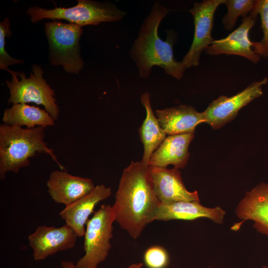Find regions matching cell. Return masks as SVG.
I'll list each match as a JSON object with an SVG mask.
<instances>
[{
	"label": "cell",
	"instance_id": "1",
	"mask_svg": "<svg viewBox=\"0 0 268 268\" xmlns=\"http://www.w3.org/2000/svg\"><path fill=\"white\" fill-rule=\"evenodd\" d=\"M112 208L115 221L136 239L155 218L161 202L148 169L140 161H132L123 171Z\"/></svg>",
	"mask_w": 268,
	"mask_h": 268
},
{
	"label": "cell",
	"instance_id": "2",
	"mask_svg": "<svg viewBox=\"0 0 268 268\" xmlns=\"http://www.w3.org/2000/svg\"><path fill=\"white\" fill-rule=\"evenodd\" d=\"M170 11L160 2H155L131 49V57L141 78L148 77L154 66L162 67L165 73L178 79L184 76L186 68L182 61H177L174 57L171 37L163 41L158 34L160 23Z\"/></svg>",
	"mask_w": 268,
	"mask_h": 268
},
{
	"label": "cell",
	"instance_id": "3",
	"mask_svg": "<svg viewBox=\"0 0 268 268\" xmlns=\"http://www.w3.org/2000/svg\"><path fill=\"white\" fill-rule=\"evenodd\" d=\"M43 127L23 128L17 125H0V179L11 172L18 173L20 169L28 166L30 159L37 153L47 154L58 164L61 170L64 166L59 162L52 148L45 141Z\"/></svg>",
	"mask_w": 268,
	"mask_h": 268
},
{
	"label": "cell",
	"instance_id": "4",
	"mask_svg": "<svg viewBox=\"0 0 268 268\" xmlns=\"http://www.w3.org/2000/svg\"><path fill=\"white\" fill-rule=\"evenodd\" d=\"M73 6L65 8L55 6L46 9L38 6L29 7L27 14L33 23L44 19L65 20L81 27L97 25L102 22H116L122 19L126 12L110 1L78 0Z\"/></svg>",
	"mask_w": 268,
	"mask_h": 268
},
{
	"label": "cell",
	"instance_id": "5",
	"mask_svg": "<svg viewBox=\"0 0 268 268\" xmlns=\"http://www.w3.org/2000/svg\"><path fill=\"white\" fill-rule=\"evenodd\" d=\"M45 32L50 63L53 66H62L68 73L78 74L84 65L79 45L82 27L54 20L45 23Z\"/></svg>",
	"mask_w": 268,
	"mask_h": 268
},
{
	"label": "cell",
	"instance_id": "6",
	"mask_svg": "<svg viewBox=\"0 0 268 268\" xmlns=\"http://www.w3.org/2000/svg\"><path fill=\"white\" fill-rule=\"evenodd\" d=\"M11 80L5 84L9 91L8 104L34 103L41 105L56 121L58 119L59 108L54 90L43 77L44 71L38 65L33 64L30 76L22 72L12 71Z\"/></svg>",
	"mask_w": 268,
	"mask_h": 268
},
{
	"label": "cell",
	"instance_id": "7",
	"mask_svg": "<svg viewBox=\"0 0 268 268\" xmlns=\"http://www.w3.org/2000/svg\"><path fill=\"white\" fill-rule=\"evenodd\" d=\"M115 221L112 206L103 204L87 222L84 239V255L75 264L76 268H97L106 259L111 248L113 224Z\"/></svg>",
	"mask_w": 268,
	"mask_h": 268
},
{
	"label": "cell",
	"instance_id": "8",
	"mask_svg": "<svg viewBox=\"0 0 268 268\" xmlns=\"http://www.w3.org/2000/svg\"><path fill=\"white\" fill-rule=\"evenodd\" d=\"M268 78L252 82L236 94L228 97L221 95L213 100L202 112L204 123L213 129H218L233 120L239 110L255 99L263 95V87Z\"/></svg>",
	"mask_w": 268,
	"mask_h": 268
},
{
	"label": "cell",
	"instance_id": "9",
	"mask_svg": "<svg viewBox=\"0 0 268 268\" xmlns=\"http://www.w3.org/2000/svg\"><path fill=\"white\" fill-rule=\"evenodd\" d=\"M225 0H204L196 2L190 10L194 19L195 33L192 45L182 62L186 68L199 65L201 55L214 40L211 36L217 8Z\"/></svg>",
	"mask_w": 268,
	"mask_h": 268
},
{
	"label": "cell",
	"instance_id": "10",
	"mask_svg": "<svg viewBox=\"0 0 268 268\" xmlns=\"http://www.w3.org/2000/svg\"><path fill=\"white\" fill-rule=\"evenodd\" d=\"M78 237L69 226L56 227L40 225L28 237L29 246L33 251L34 260H43L58 252L74 247Z\"/></svg>",
	"mask_w": 268,
	"mask_h": 268
},
{
	"label": "cell",
	"instance_id": "11",
	"mask_svg": "<svg viewBox=\"0 0 268 268\" xmlns=\"http://www.w3.org/2000/svg\"><path fill=\"white\" fill-rule=\"evenodd\" d=\"M258 14L254 10L242 18L240 25L227 37L214 40L204 50L209 55H235L247 58L255 64L260 60V56L253 50V42L249 33L255 25Z\"/></svg>",
	"mask_w": 268,
	"mask_h": 268
},
{
	"label": "cell",
	"instance_id": "12",
	"mask_svg": "<svg viewBox=\"0 0 268 268\" xmlns=\"http://www.w3.org/2000/svg\"><path fill=\"white\" fill-rule=\"evenodd\" d=\"M235 213L241 221L232 226V230H238L244 222L250 220L258 232L268 237V184L261 183L247 191L237 205Z\"/></svg>",
	"mask_w": 268,
	"mask_h": 268
},
{
	"label": "cell",
	"instance_id": "13",
	"mask_svg": "<svg viewBox=\"0 0 268 268\" xmlns=\"http://www.w3.org/2000/svg\"><path fill=\"white\" fill-rule=\"evenodd\" d=\"M154 190L161 203L177 201H199L197 191H189L185 187L179 169L148 166Z\"/></svg>",
	"mask_w": 268,
	"mask_h": 268
},
{
	"label": "cell",
	"instance_id": "14",
	"mask_svg": "<svg viewBox=\"0 0 268 268\" xmlns=\"http://www.w3.org/2000/svg\"><path fill=\"white\" fill-rule=\"evenodd\" d=\"M46 185L52 200L66 206L86 196L95 187L91 179L71 175L64 170L53 171Z\"/></svg>",
	"mask_w": 268,
	"mask_h": 268
},
{
	"label": "cell",
	"instance_id": "15",
	"mask_svg": "<svg viewBox=\"0 0 268 268\" xmlns=\"http://www.w3.org/2000/svg\"><path fill=\"white\" fill-rule=\"evenodd\" d=\"M112 194L111 188L102 184L95 186L89 194L67 206L59 213L65 224L71 227L78 237L84 236L86 225L96 205Z\"/></svg>",
	"mask_w": 268,
	"mask_h": 268
},
{
	"label": "cell",
	"instance_id": "16",
	"mask_svg": "<svg viewBox=\"0 0 268 268\" xmlns=\"http://www.w3.org/2000/svg\"><path fill=\"white\" fill-rule=\"evenodd\" d=\"M226 211L220 206L208 207L199 201H180L170 203H161L155 220H193L206 218L217 224L223 222Z\"/></svg>",
	"mask_w": 268,
	"mask_h": 268
},
{
	"label": "cell",
	"instance_id": "17",
	"mask_svg": "<svg viewBox=\"0 0 268 268\" xmlns=\"http://www.w3.org/2000/svg\"><path fill=\"white\" fill-rule=\"evenodd\" d=\"M194 133L168 135L152 154L148 166L167 167L173 165L178 169L184 168L188 163L189 146Z\"/></svg>",
	"mask_w": 268,
	"mask_h": 268
},
{
	"label": "cell",
	"instance_id": "18",
	"mask_svg": "<svg viewBox=\"0 0 268 268\" xmlns=\"http://www.w3.org/2000/svg\"><path fill=\"white\" fill-rule=\"evenodd\" d=\"M155 114L162 129L168 135L194 133L196 127L204 122L202 113L188 105L156 110Z\"/></svg>",
	"mask_w": 268,
	"mask_h": 268
},
{
	"label": "cell",
	"instance_id": "19",
	"mask_svg": "<svg viewBox=\"0 0 268 268\" xmlns=\"http://www.w3.org/2000/svg\"><path fill=\"white\" fill-rule=\"evenodd\" d=\"M141 103L146 111V117L138 129L141 141L143 146V153L141 160L148 166L153 152L163 141L167 134L163 130L151 107L150 94L146 92L140 98Z\"/></svg>",
	"mask_w": 268,
	"mask_h": 268
},
{
	"label": "cell",
	"instance_id": "20",
	"mask_svg": "<svg viewBox=\"0 0 268 268\" xmlns=\"http://www.w3.org/2000/svg\"><path fill=\"white\" fill-rule=\"evenodd\" d=\"M2 121L8 125L30 129L53 126L55 120L45 110L26 103H18L4 110Z\"/></svg>",
	"mask_w": 268,
	"mask_h": 268
},
{
	"label": "cell",
	"instance_id": "21",
	"mask_svg": "<svg viewBox=\"0 0 268 268\" xmlns=\"http://www.w3.org/2000/svg\"><path fill=\"white\" fill-rule=\"evenodd\" d=\"M255 3L256 0H225L223 4L226 5L227 12L222 20L225 29L232 30L237 18L246 17L254 9Z\"/></svg>",
	"mask_w": 268,
	"mask_h": 268
},
{
	"label": "cell",
	"instance_id": "22",
	"mask_svg": "<svg viewBox=\"0 0 268 268\" xmlns=\"http://www.w3.org/2000/svg\"><path fill=\"white\" fill-rule=\"evenodd\" d=\"M254 10L259 14L264 36L261 41L253 42V50L260 56L268 58V0H256Z\"/></svg>",
	"mask_w": 268,
	"mask_h": 268
},
{
	"label": "cell",
	"instance_id": "23",
	"mask_svg": "<svg viewBox=\"0 0 268 268\" xmlns=\"http://www.w3.org/2000/svg\"><path fill=\"white\" fill-rule=\"evenodd\" d=\"M12 34L10 23L8 17L0 23V68L5 70L10 73L12 72L8 66L24 63V61L15 59L10 56L6 51L5 40L9 38Z\"/></svg>",
	"mask_w": 268,
	"mask_h": 268
},
{
	"label": "cell",
	"instance_id": "24",
	"mask_svg": "<svg viewBox=\"0 0 268 268\" xmlns=\"http://www.w3.org/2000/svg\"><path fill=\"white\" fill-rule=\"evenodd\" d=\"M143 261L147 268H166L170 263L169 254L160 246H152L146 250Z\"/></svg>",
	"mask_w": 268,
	"mask_h": 268
},
{
	"label": "cell",
	"instance_id": "25",
	"mask_svg": "<svg viewBox=\"0 0 268 268\" xmlns=\"http://www.w3.org/2000/svg\"><path fill=\"white\" fill-rule=\"evenodd\" d=\"M61 263L63 268H76L75 265H74L72 262L62 261Z\"/></svg>",
	"mask_w": 268,
	"mask_h": 268
},
{
	"label": "cell",
	"instance_id": "26",
	"mask_svg": "<svg viewBox=\"0 0 268 268\" xmlns=\"http://www.w3.org/2000/svg\"><path fill=\"white\" fill-rule=\"evenodd\" d=\"M142 266L143 263H138L130 265L128 268H141Z\"/></svg>",
	"mask_w": 268,
	"mask_h": 268
},
{
	"label": "cell",
	"instance_id": "27",
	"mask_svg": "<svg viewBox=\"0 0 268 268\" xmlns=\"http://www.w3.org/2000/svg\"><path fill=\"white\" fill-rule=\"evenodd\" d=\"M259 268H268V266H262Z\"/></svg>",
	"mask_w": 268,
	"mask_h": 268
},
{
	"label": "cell",
	"instance_id": "28",
	"mask_svg": "<svg viewBox=\"0 0 268 268\" xmlns=\"http://www.w3.org/2000/svg\"><path fill=\"white\" fill-rule=\"evenodd\" d=\"M212 268V267H211V266H209V267H208V268Z\"/></svg>",
	"mask_w": 268,
	"mask_h": 268
}]
</instances>
